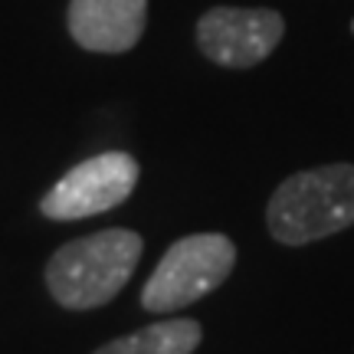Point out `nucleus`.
Wrapping results in <instances>:
<instances>
[{"label": "nucleus", "instance_id": "obj_1", "mask_svg": "<svg viewBox=\"0 0 354 354\" xmlns=\"http://www.w3.org/2000/svg\"><path fill=\"white\" fill-rule=\"evenodd\" d=\"M141 250L145 240L125 227L69 240L46 263V289L69 312L109 305L138 269Z\"/></svg>", "mask_w": 354, "mask_h": 354}, {"label": "nucleus", "instance_id": "obj_2", "mask_svg": "<svg viewBox=\"0 0 354 354\" xmlns=\"http://www.w3.org/2000/svg\"><path fill=\"white\" fill-rule=\"evenodd\" d=\"M354 223V165H322L286 177L269 197L266 227L282 246H305Z\"/></svg>", "mask_w": 354, "mask_h": 354}, {"label": "nucleus", "instance_id": "obj_3", "mask_svg": "<svg viewBox=\"0 0 354 354\" xmlns=\"http://www.w3.org/2000/svg\"><path fill=\"white\" fill-rule=\"evenodd\" d=\"M236 266V246L223 233H190L167 246L141 289V308L174 315L220 289Z\"/></svg>", "mask_w": 354, "mask_h": 354}, {"label": "nucleus", "instance_id": "obj_4", "mask_svg": "<svg viewBox=\"0 0 354 354\" xmlns=\"http://www.w3.org/2000/svg\"><path fill=\"white\" fill-rule=\"evenodd\" d=\"M141 167L128 151H102L95 158L69 167L50 190L39 197V214L53 223H73L86 216L115 210L131 197Z\"/></svg>", "mask_w": 354, "mask_h": 354}, {"label": "nucleus", "instance_id": "obj_5", "mask_svg": "<svg viewBox=\"0 0 354 354\" xmlns=\"http://www.w3.org/2000/svg\"><path fill=\"white\" fill-rule=\"evenodd\" d=\"M286 20L269 7H214L197 20V46L216 66L250 69L279 46Z\"/></svg>", "mask_w": 354, "mask_h": 354}, {"label": "nucleus", "instance_id": "obj_6", "mask_svg": "<svg viewBox=\"0 0 354 354\" xmlns=\"http://www.w3.org/2000/svg\"><path fill=\"white\" fill-rule=\"evenodd\" d=\"M69 37L88 53H128L148 24V0H69Z\"/></svg>", "mask_w": 354, "mask_h": 354}, {"label": "nucleus", "instance_id": "obj_7", "mask_svg": "<svg viewBox=\"0 0 354 354\" xmlns=\"http://www.w3.org/2000/svg\"><path fill=\"white\" fill-rule=\"evenodd\" d=\"M201 322L167 318V322H154V325L131 331V335H122V338L102 344L99 351L92 354H194L201 348Z\"/></svg>", "mask_w": 354, "mask_h": 354}, {"label": "nucleus", "instance_id": "obj_8", "mask_svg": "<svg viewBox=\"0 0 354 354\" xmlns=\"http://www.w3.org/2000/svg\"><path fill=\"white\" fill-rule=\"evenodd\" d=\"M351 30H354V24H351Z\"/></svg>", "mask_w": 354, "mask_h": 354}]
</instances>
